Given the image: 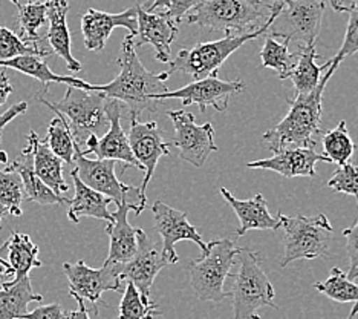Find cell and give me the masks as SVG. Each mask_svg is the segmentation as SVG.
I'll use <instances>...</instances> for the list:
<instances>
[{
	"instance_id": "obj_42",
	"label": "cell",
	"mask_w": 358,
	"mask_h": 319,
	"mask_svg": "<svg viewBox=\"0 0 358 319\" xmlns=\"http://www.w3.org/2000/svg\"><path fill=\"white\" fill-rule=\"evenodd\" d=\"M199 2L201 0H170L169 10L161 11V13H166L167 18H170L175 23L179 25L181 22H184L185 15L189 14Z\"/></svg>"
},
{
	"instance_id": "obj_26",
	"label": "cell",
	"mask_w": 358,
	"mask_h": 319,
	"mask_svg": "<svg viewBox=\"0 0 358 319\" xmlns=\"http://www.w3.org/2000/svg\"><path fill=\"white\" fill-rule=\"evenodd\" d=\"M0 68L14 69L22 74H27V76L38 80L40 83L45 86H48L50 83H63L66 86L87 89V91H96V85L86 83L85 80H80L72 76H59V74H55L50 67H48V63L43 60V57H38V55L14 57V59L0 62Z\"/></svg>"
},
{
	"instance_id": "obj_15",
	"label": "cell",
	"mask_w": 358,
	"mask_h": 319,
	"mask_svg": "<svg viewBox=\"0 0 358 319\" xmlns=\"http://www.w3.org/2000/svg\"><path fill=\"white\" fill-rule=\"evenodd\" d=\"M136 240L138 247L134 258L124 264H118L120 275L124 283H132L144 298H152L150 293L155 278L170 263L162 253L161 244L149 238L143 229H138Z\"/></svg>"
},
{
	"instance_id": "obj_14",
	"label": "cell",
	"mask_w": 358,
	"mask_h": 319,
	"mask_svg": "<svg viewBox=\"0 0 358 319\" xmlns=\"http://www.w3.org/2000/svg\"><path fill=\"white\" fill-rule=\"evenodd\" d=\"M245 83L241 80L224 81L217 77V72H211L208 77L194 80L193 83L176 89V91H167L161 95V100L169 98H178L184 106L198 104L202 112L207 108H213L217 112H224L229 108L230 98L245 91Z\"/></svg>"
},
{
	"instance_id": "obj_36",
	"label": "cell",
	"mask_w": 358,
	"mask_h": 319,
	"mask_svg": "<svg viewBox=\"0 0 358 319\" xmlns=\"http://www.w3.org/2000/svg\"><path fill=\"white\" fill-rule=\"evenodd\" d=\"M23 184L14 165H6L0 169V208H3L13 217L22 215Z\"/></svg>"
},
{
	"instance_id": "obj_52",
	"label": "cell",
	"mask_w": 358,
	"mask_h": 319,
	"mask_svg": "<svg viewBox=\"0 0 358 319\" xmlns=\"http://www.w3.org/2000/svg\"><path fill=\"white\" fill-rule=\"evenodd\" d=\"M8 214V212L3 209V208H0V224H2V219H3V217Z\"/></svg>"
},
{
	"instance_id": "obj_11",
	"label": "cell",
	"mask_w": 358,
	"mask_h": 319,
	"mask_svg": "<svg viewBox=\"0 0 358 319\" xmlns=\"http://www.w3.org/2000/svg\"><path fill=\"white\" fill-rule=\"evenodd\" d=\"M167 116L172 120L175 128L172 144L178 147L179 158L196 168L204 166L208 155L217 151V146L213 140L215 129L211 123L199 125L196 123V117L187 111L169 109Z\"/></svg>"
},
{
	"instance_id": "obj_39",
	"label": "cell",
	"mask_w": 358,
	"mask_h": 319,
	"mask_svg": "<svg viewBox=\"0 0 358 319\" xmlns=\"http://www.w3.org/2000/svg\"><path fill=\"white\" fill-rule=\"evenodd\" d=\"M358 53V13L351 10L349 11V22L346 27V32H345V40L343 45L340 46L338 53L332 57L329 62H327L324 65H322L323 69L327 71L328 68H334L337 69L340 67V63L346 57Z\"/></svg>"
},
{
	"instance_id": "obj_21",
	"label": "cell",
	"mask_w": 358,
	"mask_h": 319,
	"mask_svg": "<svg viewBox=\"0 0 358 319\" xmlns=\"http://www.w3.org/2000/svg\"><path fill=\"white\" fill-rule=\"evenodd\" d=\"M134 210L136 215H140V208L135 203H121L117 206V210L112 214V221L106 227V233L109 235V253L106 263L110 264H124L134 258L138 240L136 233L138 229L129 224L127 215L129 212Z\"/></svg>"
},
{
	"instance_id": "obj_32",
	"label": "cell",
	"mask_w": 358,
	"mask_h": 319,
	"mask_svg": "<svg viewBox=\"0 0 358 319\" xmlns=\"http://www.w3.org/2000/svg\"><path fill=\"white\" fill-rule=\"evenodd\" d=\"M264 46L260 49V60H262L264 68H271L279 72V79L285 80L287 74L292 69L296 63L297 54H291L289 51V40L273 36L271 32L266 34L265 32Z\"/></svg>"
},
{
	"instance_id": "obj_43",
	"label": "cell",
	"mask_w": 358,
	"mask_h": 319,
	"mask_svg": "<svg viewBox=\"0 0 358 319\" xmlns=\"http://www.w3.org/2000/svg\"><path fill=\"white\" fill-rule=\"evenodd\" d=\"M64 315L63 308L60 304H48V306H42L37 307L32 312H27L20 319H62Z\"/></svg>"
},
{
	"instance_id": "obj_45",
	"label": "cell",
	"mask_w": 358,
	"mask_h": 319,
	"mask_svg": "<svg viewBox=\"0 0 358 319\" xmlns=\"http://www.w3.org/2000/svg\"><path fill=\"white\" fill-rule=\"evenodd\" d=\"M14 93V88L8 80L5 71H0V106H3L8 100V97Z\"/></svg>"
},
{
	"instance_id": "obj_18",
	"label": "cell",
	"mask_w": 358,
	"mask_h": 319,
	"mask_svg": "<svg viewBox=\"0 0 358 319\" xmlns=\"http://www.w3.org/2000/svg\"><path fill=\"white\" fill-rule=\"evenodd\" d=\"M138 32L134 37L135 48L152 45L155 57L161 63L170 62L172 43L178 36V23L167 18L166 13H148L143 5H136Z\"/></svg>"
},
{
	"instance_id": "obj_54",
	"label": "cell",
	"mask_w": 358,
	"mask_h": 319,
	"mask_svg": "<svg viewBox=\"0 0 358 319\" xmlns=\"http://www.w3.org/2000/svg\"><path fill=\"white\" fill-rule=\"evenodd\" d=\"M270 2H278V0H270Z\"/></svg>"
},
{
	"instance_id": "obj_34",
	"label": "cell",
	"mask_w": 358,
	"mask_h": 319,
	"mask_svg": "<svg viewBox=\"0 0 358 319\" xmlns=\"http://www.w3.org/2000/svg\"><path fill=\"white\" fill-rule=\"evenodd\" d=\"M159 315L161 310L157 302L152 298H144L132 283H126L117 319H155Z\"/></svg>"
},
{
	"instance_id": "obj_38",
	"label": "cell",
	"mask_w": 358,
	"mask_h": 319,
	"mask_svg": "<svg viewBox=\"0 0 358 319\" xmlns=\"http://www.w3.org/2000/svg\"><path fill=\"white\" fill-rule=\"evenodd\" d=\"M20 55L46 57L50 55V51L43 46L29 45L27 42H23L15 32L0 25V62L10 60Z\"/></svg>"
},
{
	"instance_id": "obj_10",
	"label": "cell",
	"mask_w": 358,
	"mask_h": 319,
	"mask_svg": "<svg viewBox=\"0 0 358 319\" xmlns=\"http://www.w3.org/2000/svg\"><path fill=\"white\" fill-rule=\"evenodd\" d=\"M129 144L132 149L135 158L140 161V165L144 168V179L140 189H138V208L140 214L145 209V189L150 183V179L155 174V169L161 157H169L170 146L172 143L164 142L162 133L155 121H140L135 117H130V129H129Z\"/></svg>"
},
{
	"instance_id": "obj_25",
	"label": "cell",
	"mask_w": 358,
	"mask_h": 319,
	"mask_svg": "<svg viewBox=\"0 0 358 319\" xmlns=\"http://www.w3.org/2000/svg\"><path fill=\"white\" fill-rule=\"evenodd\" d=\"M71 178L74 183L76 195L74 198L69 200L68 217L74 224L80 223L81 217H92L96 219H104L110 223L112 214L109 212V204L113 203L109 196H106L100 192H96L91 187H87L78 178L76 169L71 170Z\"/></svg>"
},
{
	"instance_id": "obj_24",
	"label": "cell",
	"mask_w": 358,
	"mask_h": 319,
	"mask_svg": "<svg viewBox=\"0 0 358 319\" xmlns=\"http://www.w3.org/2000/svg\"><path fill=\"white\" fill-rule=\"evenodd\" d=\"M27 140L25 149L31 154L32 170L36 175L57 195L68 192L69 186L63 178V161L50 149L46 140H40L34 130H29Z\"/></svg>"
},
{
	"instance_id": "obj_41",
	"label": "cell",
	"mask_w": 358,
	"mask_h": 319,
	"mask_svg": "<svg viewBox=\"0 0 358 319\" xmlns=\"http://www.w3.org/2000/svg\"><path fill=\"white\" fill-rule=\"evenodd\" d=\"M355 198L358 204V196H355ZM343 235L346 238V250L349 257V270L346 276L351 281H354L358 278V219L352 227L345 229Z\"/></svg>"
},
{
	"instance_id": "obj_2",
	"label": "cell",
	"mask_w": 358,
	"mask_h": 319,
	"mask_svg": "<svg viewBox=\"0 0 358 319\" xmlns=\"http://www.w3.org/2000/svg\"><path fill=\"white\" fill-rule=\"evenodd\" d=\"M337 69L328 68L320 83L309 94L288 98L289 111L285 118L274 128L268 129L262 140L270 149L278 154L285 147L294 144L296 147H315L314 137L319 135L322 123V100L324 88Z\"/></svg>"
},
{
	"instance_id": "obj_37",
	"label": "cell",
	"mask_w": 358,
	"mask_h": 319,
	"mask_svg": "<svg viewBox=\"0 0 358 319\" xmlns=\"http://www.w3.org/2000/svg\"><path fill=\"white\" fill-rule=\"evenodd\" d=\"M314 289L336 302H358V284L349 280L338 267L331 270L327 281L315 283Z\"/></svg>"
},
{
	"instance_id": "obj_22",
	"label": "cell",
	"mask_w": 358,
	"mask_h": 319,
	"mask_svg": "<svg viewBox=\"0 0 358 319\" xmlns=\"http://www.w3.org/2000/svg\"><path fill=\"white\" fill-rule=\"evenodd\" d=\"M221 195L239 218V229L236 231L238 236H243L250 231H279L282 227L279 217L274 218L268 210V203L262 194L250 200H238L229 189L221 187Z\"/></svg>"
},
{
	"instance_id": "obj_6",
	"label": "cell",
	"mask_w": 358,
	"mask_h": 319,
	"mask_svg": "<svg viewBox=\"0 0 358 319\" xmlns=\"http://www.w3.org/2000/svg\"><path fill=\"white\" fill-rule=\"evenodd\" d=\"M239 270L233 276V315L234 319H260L259 310L278 308L274 302V287L262 269L260 253L241 249Z\"/></svg>"
},
{
	"instance_id": "obj_1",
	"label": "cell",
	"mask_w": 358,
	"mask_h": 319,
	"mask_svg": "<svg viewBox=\"0 0 358 319\" xmlns=\"http://www.w3.org/2000/svg\"><path fill=\"white\" fill-rule=\"evenodd\" d=\"M134 37L126 36L118 59L120 74L108 85H96V91L109 100H118L126 106L130 117L138 118L143 112H157L161 95L169 89L159 74L145 69L135 53Z\"/></svg>"
},
{
	"instance_id": "obj_3",
	"label": "cell",
	"mask_w": 358,
	"mask_h": 319,
	"mask_svg": "<svg viewBox=\"0 0 358 319\" xmlns=\"http://www.w3.org/2000/svg\"><path fill=\"white\" fill-rule=\"evenodd\" d=\"M271 14L270 0H201L184 22L210 31H222L225 36H241L262 28Z\"/></svg>"
},
{
	"instance_id": "obj_23",
	"label": "cell",
	"mask_w": 358,
	"mask_h": 319,
	"mask_svg": "<svg viewBox=\"0 0 358 319\" xmlns=\"http://www.w3.org/2000/svg\"><path fill=\"white\" fill-rule=\"evenodd\" d=\"M46 18L50 23L48 29V43H50L52 51L64 60L66 68L71 72H80L81 63L72 55L71 45V32L68 28L66 15L69 11V5L66 0H48L46 2Z\"/></svg>"
},
{
	"instance_id": "obj_20",
	"label": "cell",
	"mask_w": 358,
	"mask_h": 319,
	"mask_svg": "<svg viewBox=\"0 0 358 319\" xmlns=\"http://www.w3.org/2000/svg\"><path fill=\"white\" fill-rule=\"evenodd\" d=\"M319 161L331 163L327 155L317 154L314 147H285L273 158L251 161L247 168L273 170L285 178L315 177V165Z\"/></svg>"
},
{
	"instance_id": "obj_35",
	"label": "cell",
	"mask_w": 358,
	"mask_h": 319,
	"mask_svg": "<svg viewBox=\"0 0 358 319\" xmlns=\"http://www.w3.org/2000/svg\"><path fill=\"white\" fill-rule=\"evenodd\" d=\"M323 147L324 155L331 160V163H337L338 166L346 165L352 158L357 146L349 135L345 120H341L336 128L323 134Z\"/></svg>"
},
{
	"instance_id": "obj_51",
	"label": "cell",
	"mask_w": 358,
	"mask_h": 319,
	"mask_svg": "<svg viewBox=\"0 0 358 319\" xmlns=\"http://www.w3.org/2000/svg\"><path fill=\"white\" fill-rule=\"evenodd\" d=\"M0 163H3V165H10V161H8V155L3 151H0Z\"/></svg>"
},
{
	"instance_id": "obj_30",
	"label": "cell",
	"mask_w": 358,
	"mask_h": 319,
	"mask_svg": "<svg viewBox=\"0 0 358 319\" xmlns=\"http://www.w3.org/2000/svg\"><path fill=\"white\" fill-rule=\"evenodd\" d=\"M320 55L315 51V45H305L297 53L296 63L285 79H291L296 88V95L309 94L317 88L322 80L323 67H319L315 62Z\"/></svg>"
},
{
	"instance_id": "obj_7",
	"label": "cell",
	"mask_w": 358,
	"mask_h": 319,
	"mask_svg": "<svg viewBox=\"0 0 358 319\" xmlns=\"http://www.w3.org/2000/svg\"><path fill=\"white\" fill-rule=\"evenodd\" d=\"M207 245L208 252L206 255L189 263L190 285L199 301L221 302L231 297L230 292L224 290V284L242 247L227 238L215 240Z\"/></svg>"
},
{
	"instance_id": "obj_49",
	"label": "cell",
	"mask_w": 358,
	"mask_h": 319,
	"mask_svg": "<svg viewBox=\"0 0 358 319\" xmlns=\"http://www.w3.org/2000/svg\"><path fill=\"white\" fill-rule=\"evenodd\" d=\"M6 249V245L3 244L2 247H0V252L2 250H5ZM10 273H11V267H10V263H8L6 259H3V258H0V276L2 275H5V281L8 280V278H10Z\"/></svg>"
},
{
	"instance_id": "obj_33",
	"label": "cell",
	"mask_w": 358,
	"mask_h": 319,
	"mask_svg": "<svg viewBox=\"0 0 358 319\" xmlns=\"http://www.w3.org/2000/svg\"><path fill=\"white\" fill-rule=\"evenodd\" d=\"M55 112V117L51 120L48 126V137L45 138L50 149L59 157L62 161L72 165L76 157V142L71 134V129L66 118L60 112Z\"/></svg>"
},
{
	"instance_id": "obj_19",
	"label": "cell",
	"mask_w": 358,
	"mask_h": 319,
	"mask_svg": "<svg viewBox=\"0 0 358 319\" xmlns=\"http://www.w3.org/2000/svg\"><path fill=\"white\" fill-rule=\"evenodd\" d=\"M120 27L126 28L132 37L136 36V5L120 14L89 8L83 14V18H81V32H83L86 49H89V51H100V49L106 46V42L109 40L112 31Z\"/></svg>"
},
{
	"instance_id": "obj_8",
	"label": "cell",
	"mask_w": 358,
	"mask_h": 319,
	"mask_svg": "<svg viewBox=\"0 0 358 319\" xmlns=\"http://www.w3.org/2000/svg\"><path fill=\"white\" fill-rule=\"evenodd\" d=\"M278 217L285 229V257L280 261V267L289 266L292 261L329 255L334 229L327 215L287 217L280 212Z\"/></svg>"
},
{
	"instance_id": "obj_40",
	"label": "cell",
	"mask_w": 358,
	"mask_h": 319,
	"mask_svg": "<svg viewBox=\"0 0 358 319\" xmlns=\"http://www.w3.org/2000/svg\"><path fill=\"white\" fill-rule=\"evenodd\" d=\"M328 187L334 192L358 196V166L352 163L338 166L336 174L329 178Z\"/></svg>"
},
{
	"instance_id": "obj_5",
	"label": "cell",
	"mask_w": 358,
	"mask_h": 319,
	"mask_svg": "<svg viewBox=\"0 0 358 319\" xmlns=\"http://www.w3.org/2000/svg\"><path fill=\"white\" fill-rule=\"evenodd\" d=\"M37 100L48 108L60 112L66 118L76 146L83 149L86 140L91 135L103 137L109 129V120L106 116L108 98L100 91L68 86V91L62 100L51 103L40 94Z\"/></svg>"
},
{
	"instance_id": "obj_53",
	"label": "cell",
	"mask_w": 358,
	"mask_h": 319,
	"mask_svg": "<svg viewBox=\"0 0 358 319\" xmlns=\"http://www.w3.org/2000/svg\"><path fill=\"white\" fill-rule=\"evenodd\" d=\"M352 10L358 13V0H352Z\"/></svg>"
},
{
	"instance_id": "obj_29",
	"label": "cell",
	"mask_w": 358,
	"mask_h": 319,
	"mask_svg": "<svg viewBox=\"0 0 358 319\" xmlns=\"http://www.w3.org/2000/svg\"><path fill=\"white\" fill-rule=\"evenodd\" d=\"M42 294L32 290L29 276L15 284H2L0 289V319H20L31 302H40Z\"/></svg>"
},
{
	"instance_id": "obj_9",
	"label": "cell",
	"mask_w": 358,
	"mask_h": 319,
	"mask_svg": "<svg viewBox=\"0 0 358 319\" xmlns=\"http://www.w3.org/2000/svg\"><path fill=\"white\" fill-rule=\"evenodd\" d=\"M63 272L69 281V293L72 298L89 301L92 304L95 315H99L101 294L104 292H121L123 293L126 283L120 275V266L104 263L101 269H92L85 264V261L77 263H64Z\"/></svg>"
},
{
	"instance_id": "obj_31",
	"label": "cell",
	"mask_w": 358,
	"mask_h": 319,
	"mask_svg": "<svg viewBox=\"0 0 358 319\" xmlns=\"http://www.w3.org/2000/svg\"><path fill=\"white\" fill-rule=\"evenodd\" d=\"M17 6V23H19V37L29 45H42V34L40 31L48 25L46 18V2H27L23 4L22 0H11Z\"/></svg>"
},
{
	"instance_id": "obj_17",
	"label": "cell",
	"mask_w": 358,
	"mask_h": 319,
	"mask_svg": "<svg viewBox=\"0 0 358 319\" xmlns=\"http://www.w3.org/2000/svg\"><path fill=\"white\" fill-rule=\"evenodd\" d=\"M76 172L78 178L87 187L100 192L120 206L127 201V194L135 191L124 183H121L115 175V160H91L81 154V149L76 146Z\"/></svg>"
},
{
	"instance_id": "obj_13",
	"label": "cell",
	"mask_w": 358,
	"mask_h": 319,
	"mask_svg": "<svg viewBox=\"0 0 358 319\" xmlns=\"http://www.w3.org/2000/svg\"><path fill=\"white\" fill-rule=\"evenodd\" d=\"M283 8L274 22H282L283 29L271 32L280 39L299 40L308 45H315L320 32L322 18L327 0H282Z\"/></svg>"
},
{
	"instance_id": "obj_48",
	"label": "cell",
	"mask_w": 358,
	"mask_h": 319,
	"mask_svg": "<svg viewBox=\"0 0 358 319\" xmlns=\"http://www.w3.org/2000/svg\"><path fill=\"white\" fill-rule=\"evenodd\" d=\"M144 8V6H143ZM170 8V0H153L152 5H148L144 8L148 13H155L157 10H164L167 11Z\"/></svg>"
},
{
	"instance_id": "obj_47",
	"label": "cell",
	"mask_w": 358,
	"mask_h": 319,
	"mask_svg": "<svg viewBox=\"0 0 358 319\" xmlns=\"http://www.w3.org/2000/svg\"><path fill=\"white\" fill-rule=\"evenodd\" d=\"M337 13H349L352 10V0H328Z\"/></svg>"
},
{
	"instance_id": "obj_44",
	"label": "cell",
	"mask_w": 358,
	"mask_h": 319,
	"mask_svg": "<svg viewBox=\"0 0 358 319\" xmlns=\"http://www.w3.org/2000/svg\"><path fill=\"white\" fill-rule=\"evenodd\" d=\"M27 108H28V103L20 102V103L13 104L10 109L0 114V133H2V129L8 125V123H11V120H14L15 117H19L20 114H25Z\"/></svg>"
},
{
	"instance_id": "obj_28",
	"label": "cell",
	"mask_w": 358,
	"mask_h": 319,
	"mask_svg": "<svg viewBox=\"0 0 358 319\" xmlns=\"http://www.w3.org/2000/svg\"><path fill=\"white\" fill-rule=\"evenodd\" d=\"M14 168L17 169L19 175L22 178V184H23V191H25L27 200L37 203V204H43V206H50V204H68L69 200L64 198L62 195H57L52 189H50L42 179H40L36 172L32 170V158L31 154L23 149L22 157L13 161Z\"/></svg>"
},
{
	"instance_id": "obj_50",
	"label": "cell",
	"mask_w": 358,
	"mask_h": 319,
	"mask_svg": "<svg viewBox=\"0 0 358 319\" xmlns=\"http://www.w3.org/2000/svg\"><path fill=\"white\" fill-rule=\"evenodd\" d=\"M358 315V302H355V306L352 307V310H351V313H349V316L346 318V319H354L355 316Z\"/></svg>"
},
{
	"instance_id": "obj_46",
	"label": "cell",
	"mask_w": 358,
	"mask_h": 319,
	"mask_svg": "<svg viewBox=\"0 0 358 319\" xmlns=\"http://www.w3.org/2000/svg\"><path fill=\"white\" fill-rule=\"evenodd\" d=\"M74 299L77 301L78 308H77V310H74V312H68V313H64L62 319H91V318H89L87 308H86V306H85V301H83V299H80V298H74Z\"/></svg>"
},
{
	"instance_id": "obj_4",
	"label": "cell",
	"mask_w": 358,
	"mask_h": 319,
	"mask_svg": "<svg viewBox=\"0 0 358 319\" xmlns=\"http://www.w3.org/2000/svg\"><path fill=\"white\" fill-rule=\"evenodd\" d=\"M282 0L273 2V14L270 20L257 31L241 36H225L224 39L215 40V42H202L192 48L181 49L175 59L169 62V69L159 74V79L162 81H166L167 79L172 77L175 72H184L194 80H201L208 77L211 72H217L219 68L224 65V62L229 59L233 53L238 51L243 43L250 42V40H255L260 36H264L265 32H268L273 22L282 11Z\"/></svg>"
},
{
	"instance_id": "obj_12",
	"label": "cell",
	"mask_w": 358,
	"mask_h": 319,
	"mask_svg": "<svg viewBox=\"0 0 358 319\" xmlns=\"http://www.w3.org/2000/svg\"><path fill=\"white\" fill-rule=\"evenodd\" d=\"M126 106L118 100H109L106 103V116L109 120V129L103 137L91 135L86 140L85 147L81 149V154L87 157L89 154L96 155L99 160H115L121 161L126 168L132 166L144 170L140 165V161L135 158V155L130 149L129 137L121 128V117H123V111Z\"/></svg>"
},
{
	"instance_id": "obj_16",
	"label": "cell",
	"mask_w": 358,
	"mask_h": 319,
	"mask_svg": "<svg viewBox=\"0 0 358 319\" xmlns=\"http://www.w3.org/2000/svg\"><path fill=\"white\" fill-rule=\"evenodd\" d=\"M152 212L155 217V227H157V231L162 240V253H164L170 264H175L179 261L175 249L178 241H193L194 244L199 245L202 255H206L208 252L207 243L201 236L198 229L189 223V218H187L185 212L170 208L169 204L162 201H155Z\"/></svg>"
},
{
	"instance_id": "obj_27",
	"label": "cell",
	"mask_w": 358,
	"mask_h": 319,
	"mask_svg": "<svg viewBox=\"0 0 358 319\" xmlns=\"http://www.w3.org/2000/svg\"><path fill=\"white\" fill-rule=\"evenodd\" d=\"M5 245L8 249L6 261L10 263L11 273L2 284H15L23 278L29 276L32 269L43 266L42 261L38 259V247L32 243L29 235L13 232Z\"/></svg>"
}]
</instances>
